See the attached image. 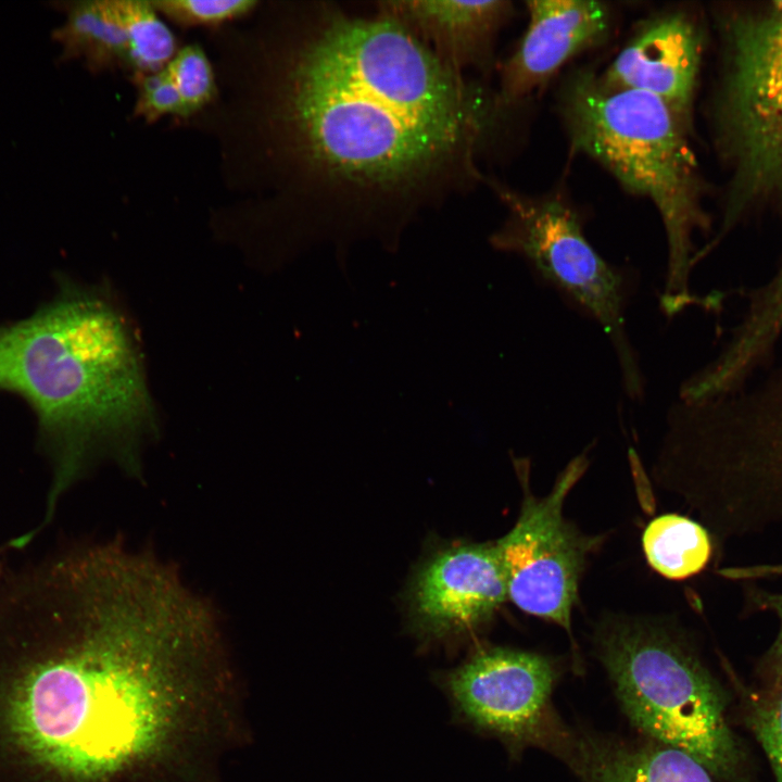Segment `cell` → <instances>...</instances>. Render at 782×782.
Listing matches in <instances>:
<instances>
[{"label": "cell", "mask_w": 782, "mask_h": 782, "mask_svg": "<svg viewBox=\"0 0 782 782\" xmlns=\"http://www.w3.org/2000/svg\"><path fill=\"white\" fill-rule=\"evenodd\" d=\"M262 36L252 122L270 200L330 234L394 236L487 181L495 93L444 65L378 11L276 3Z\"/></svg>", "instance_id": "6da1fadb"}, {"label": "cell", "mask_w": 782, "mask_h": 782, "mask_svg": "<svg viewBox=\"0 0 782 782\" xmlns=\"http://www.w3.org/2000/svg\"><path fill=\"white\" fill-rule=\"evenodd\" d=\"M206 620L174 566L121 539L3 575L0 782H90L143 753Z\"/></svg>", "instance_id": "7a4b0ae2"}, {"label": "cell", "mask_w": 782, "mask_h": 782, "mask_svg": "<svg viewBox=\"0 0 782 782\" xmlns=\"http://www.w3.org/2000/svg\"><path fill=\"white\" fill-rule=\"evenodd\" d=\"M0 391L33 411L52 483L42 528L60 496L98 456L139 469L157 434L138 338L104 288L60 277L52 299L0 337Z\"/></svg>", "instance_id": "3957f363"}, {"label": "cell", "mask_w": 782, "mask_h": 782, "mask_svg": "<svg viewBox=\"0 0 782 782\" xmlns=\"http://www.w3.org/2000/svg\"><path fill=\"white\" fill-rule=\"evenodd\" d=\"M559 110L571 149L601 163L628 190L648 198L667 238L661 311L672 317L691 305L711 310V295L690 290L693 235L708 228L699 205L696 162L688 124L653 94L606 86L591 70L565 80Z\"/></svg>", "instance_id": "277c9868"}, {"label": "cell", "mask_w": 782, "mask_h": 782, "mask_svg": "<svg viewBox=\"0 0 782 782\" xmlns=\"http://www.w3.org/2000/svg\"><path fill=\"white\" fill-rule=\"evenodd\" d=\"M594 634L598 657L631 722L718 778H734L741 753L726 720L723 696L683 638L658 619L631 616H608Z\"/></svg>", "instance_id": "5b68a950"}, {"label": "cell", "mask_w": 782, "mask_h": 782, "mask_svg": "<svg viewBox=\"0 0 782 782\" xmlns=\"http://www.w3.org/2000/svg\"><path fill=\"white\" fill-rule=\"evenodd\" d=\"M487 185L507 210L491 243L519 254L541 280L601 325L614 346L627 394L641 400L644 381L626 328L630 286L625 270L596 252L580 216L560 197H529L490 178Z\"/></svg>", "instance_id": "8992f818"}, {"label": "cell", "mask_w": 782, "mask_h": 782, "mask_svg": "<svg viewBox=\"0 0 782 782\" xmlns=\"http://www.w3.org/2000/svg\"><path fill=\"white\" fill-rule=\"evenodd\" d=\"M727 35L717 122L734 173L718 241L748 209L782 191V12L736 17Z\"/></svg>", "instance_id": "52a82bcc"}, {"label": "cell", "mask_w": 782, "mask_h": 782, "mask_svg": "<svg viewBox=\"0 0 782 782\" xmlns=\"http://www.w3.org/2000/svg\"><path fill=\"white\" fill-rule=\"evenodd\" d=\"M588 463L585 453L576 456L545 496L532 494L527 481L515 525L494 543L508 598L522 611L569 633L582 568L597 540L567 521L563 507Z\"/></svg>", "instance_id": "ba28073f"}, {"label": "cell", "mask_w": 782, "mask_h": 782, "mask_svg": "<svg viewBox=\"0 0 782 782\" xmlns=\"http://www.w3.org/2000/svg\"><path fill=\"white\" fill-rule=\"evenodd\" d=\"M437 680L459 721L516 747L541 737L556 668L538 653L485 647Z\"/></svg>", "instance_id": "9c48e42d"}, {"label": "cell", "mask_w": 782, "mask_h": 782, "mask_svg": "<svg viewBox=\"0 0 782 782\" xmlns=\"http://www.w3.org/2000/svg\"><path fill=\"white\" fill-rule=\"evenodd\" d=\"M507 598L494 543L459 544L420 568L411 589V610L424 638L443 640L483 625Z\"/></svg>", "instance_id": "30bf717a"}, {"label": "cell", "mask_w": 782, "mask_h": 782, "mask_svg": "<svg viewBox=\"0 0 782 782\" xmlns=\"http://www.w3.org/2000/svg\"><path fill=\"white\" fill-rule=\"evenodd\" d=\"M528 26L501 71L499 106L505 111L542 87L567 61L608 35L611 11L591 0L526 2Z\"/></svg>", "instance_id": "8fae6325"}, {"label": "cell", "mask_w": 782, "mask_h": 782, "mask_svg": "<svg viewBox=\"0 0 782 782\" xmlns=\"http://www.w3.org/2000/svg\"><path fill=\"white\" fill-rule=\"evenodd\" d=\"M701 52L691 17L667 12L641 27L600 77L608 87L655 96L688 124Z\"/></svg>", "instance_id": "7c38bea8"}, {"label": "cell", "mask_w": 782, "mask_h": 782, "mask_svg": "<svg viewBox=\"0 0 782 782\" xmlns=\"http://www.w3.org/2000/svg\"><path fill=\"white\" fill-rule=\"evenodd\" d=\"M375 8L425 45L449 68L488 71L509 1L387 0Z\"/></svg>", "instance_id": "4fadbf2b"}, {"label": "cell", "mask_w": 782, "mask_h": 782, "mask_svg": "<svg viewBox=\"0 0 782 782\" xmlns=\"http://www.w3.org/2000/svg\"><path fill=\"white\" fill-rule=\"evenodd\" d=\"M581 739L573 764L584 782H712L694 757L653 740L630 744Z\"/></svg>", "instance_id": "5bb4252c"}, {"label": "cell", "mask_w": 782, "mask_h": 782, "mask_svg": "<svg viewBox=\"0 0 782 782\" xmlns=\"http://www.w3.org/2000/svg\"><path fill=\"white\" fill-rule=\"evenodd\" d=\"M744 310L711 364L724 382L742 383L764 369L782 337V257L746 294Z\"/></svg>", "instance_id": "9a60e30c"}, {"label": "cell", "mask_w": 782, "mask_h": 782, "mask_svg": "<svg viewBox=\"0 0 782 782\" xmlns=\"http://www.w3.org/2000/svg\"><path fill=\"white\" fill-rule=\"evenodd\" d=\"M65 11L64 22L52 34L62 61H84L94 73L130 70L126 38L109 0L75 1Z\"/></svg>", "instance_id": "2e32d148"}, {"label": "cell", "mask_w": 782, "mask_h": 782, "mask_svg": "<svg viewBox=\"0 0 782 782\" xmlns=\"http://www.w3.org/2000/svg\"><path fill=\"white\" fill-rule=\"evenodd\" d=\"M648 565L670 580H683L703 571L712 558L710 532L699 522L678 514L651 520L642 535Z\"/></svg>", "instance_id": "e0dca14e"}, {"label": "cell", "mask_w": 782, "mask_h": 782, "mask_svg": "<svg viewBox=\"0 0 782 782\" xmlns=\"http://www.w3.org/2000/svg\"><path fill=\"white\" fill-rule=\"evenodd\" d=\"M109 4L126 38L130 71L148 74L164 68L178 51L177 42L151 2L109 0Z\"/></svg>", "instance_id": "ac0fdd59"}, {"label": "cell", "mask_w": 782, "mask_h": 782, "mask_svg": "<svg viewBox=\"0 0 782 782\" xmlns=\"http://www.w3.org/2000/svg\"><path fill=\"white\" fill-rule=\"evenodd\" d=\"M182 102L184 117L203 110L217 94L213 67L197 45H189L176 52L165 66Z\"/></svg>", "instance_id": "d6986e66"}, {"label": "cell", "mask_w": 782, "mask_h": 782, "mask_svg": "<svg viewBox=\"0 0 782 782\" xmlns=\"http://www.w3.org/2000/svg\"><path fill=\"white\" fill-rule=\"evenodd\" d=\"M156 12L184 27L218 26L244 16L258 5L255 0H154Z\"/></svg>", "instance_id": "ffe728a7"}, {"label": "cell", "mask_w": 782, "mask_h": 782, "mask_svg": "<svg viewBox=\"0 0 782 782\" xmlns=\"http://www.w3.org/2000/svg\"><path fill=\"white\" fill-rule=\"evenodd\" d=\"M749 724L769 759L777 782H782V680L754 703Z\"/></svg>", "instance_id": "44dd1931"}, {"label": "cell", "mask_w": 782, "mask_h": 782, "mask_svg": "<svg viewBox=\"0 0 782 782\" xmlns=\"http://www.w3.org/2000/svg\"><path fill=\"white\" fill-rule=\"evenodd\" d=\"M137 87L134 114L153 123L165 115L184 117L182 102L177 88L164 68L148 74H133Z\"/></svg>", "instance_id": "7402d4cb"}, {"label": "cell", "mask_w": 782, "mask_h": 782, "mask_svg": "<svg viewBox=\"0 0 782 782\" xmlns=\"http://www.w3.org/2000/svg\"><path fill=\"white\" fill-rule=\"evenodd\" d=\"M759 420L772 465L782 480V365L765 377L758 399Z\"/></svg>", "instance_id": "603a6c76"}, {"label": "cell", "mask_w": 782, "mask_h": 782, "mask_svg": "<svg viewBox=\"0 0 782 782\" xmlns=\"http://www.w3.org/2000/svg\"><path fill=\"white\" fill-rule=\"evenodd\" d=\"M744 601L747 611H767L779 620L778 635L765 657L767 668L773 672L777 681L782 680V593L769 592L755 585L744 586Z\"/></svg>", "instance_id": "cb8c5ba5"}, {"label": "cell", "mask_w": 782, "mask_h": 782, "mask_svg": "<svg viewBox=\"0 0 782 782\" xmlns=\"http://www.w3.org/2000/svg\"><path fill=\"white\" fill-rule=\"evenodd\" d=\"M4 556H3V550H0V578L3 575V568H4Z\"/></svg>", "instance_id": "d4e9b609"}, {"label": "cell", "mask_w": 782, "mask_h": 782, "mask_svg": "<svg viewBox=\"0 0 782 782\" xmlns=\"http://www.w3.org/2000/svg\"><path fill=\"white\" fill-rule=\"evenodd\" d=\"M774 10L782 12V1L773 3Z\"/></svg>", "instance_id": "484cf974"}, {"label": "cell", "mask_w": 782, "mask_h": 782, "mask_svg": "<svg viewBox=\"0 0 782 782\" xmlns=\"http://www.w3.org/2000/svg\"><path fill=\"white\" fill-rule=\"evenodd\" d=\"M7 326H8V325H1V326H0V337H1V335L3 333V331L5 330Z\"/></svg>", "instance_id": "4316f807"}]
</instances>
